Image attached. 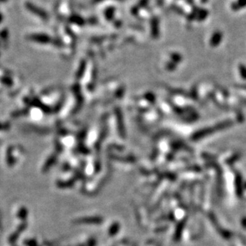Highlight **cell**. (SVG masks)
Here are the masks:
<instances>
[{"instance_id": "cell-1", "label": "cell", "mask_w": 246, "mask_h": 246, "mask_svg": "<svg viewBox=\"0 0 246 246\" xmlns=\"http://www.w3.org/2000/svg\"><path fill=\"white\" fill-rule=\"evenodd\" d=\"M223 39V34L220 30H217L212 35L210 40V45L211 47H217L220 45Z\"/></svg>"}, {"instance_id": "cell-2", "label": "cell", "mask_w": 246, "mask_h": 246, "mask_svg": "<svg viewBox=\"0 0 246 246\" xmlns=\"http://www.w3.org/2000/svg\"><path fill=\"white\" fill-rule=\"evenodd\" d=\"M246 7V0H237L232 4L231 8L234 11H239Z\"/></svg>"}, {"instance_id": "cell-3", "label": "cell", "mask_w": 246, "mask_h": 246, "mask_svg": "<svg viewBox=\"0 0 246 246\" xmlns=\"http://www.w3.org/2000/svg\"><path fill=\"white\" fill-rule=\"evenodd\" d=\"M152 28L151 32L153 34V36L157 38L158 36H159V21L157 18H155L153 19V22H152Z\"/></svg>"}, {"instance_id": "cell-4", "label": "cell", "mask_w": 246, "mask_h": 246, "mask_svg": "<svg viewBox=\"0 0 246 246\" xmlns=\"http://www.w3.org/2000/svg\"><path fill=\"white\" fill-rule=\"evenodd\" d=\"M208 15H209L208 11L204 9H200V11H199L198 14H197V18H196V21H198V22L204 21V20L207 18Z\"/></svg>"}, {"instance_id": "cell-5", "label": "cell", "mask_w": 246, "mask_h": 246, "mask_svg": "<svg viewBox=\"0 0 246 246\" xmlns=\"http://www.w3.org/2000/svg\"><path fill=\"white\" fill-rule=\"evenodd\" d=\"M170 61L177 65L183 61V57L179 53H170Z\"/></svg>"}, {"instance_id": "cell-6", "label": "cell", "mask_w": 246, "mask_h": 246, "mask_svg": "<svg viewBox=\"0 0 246 246\" xmlns=\"http://www.w3.org/2000/svg\"><path fill=\"white\" fill-rule=\"evenodd\" d=\"M238 72L240 77L242 78L243 80L246 81V66L243 64H240L238 65Z\"/></svg>"}, {"instance_id": "cell-7", "label": "cell", "mask_w": 246, "mask_h": 246, "mask_svg": "<svg viewBox=\"0 0 246 246\" xmlns=\"http://www.w3.org/2000/svg\"><path fill=\"white\" fill-rule=\"evenodd\" d=\"M176 66H177V65L170 61V62H167V64L166 65V69H167V70L168 71H174L175 70Z\"/></svg>"}, {"instance_id": "cell-8", "label": "cell", "mask_w": 246, "mask_h": 246, "mask_svg": "<svg viewBox=\"0 0 246 246\" xmlns=\"http://www.w3.org/2000/svg\"><path fill=\"white\" fill-rule=\"evenodd\" d=\"M237 87H238L240 89H244V90H246V84H244V85H237Z\"/></svg>"}, {"instance_id": "cell-9", "label": "cell", "mask_w": 246, "mask_h": 246, "mask_svg": "<svg viewBox=\"0 0 246 246\" xmlns=\"http://www.w3.org/2000/svg\"><path fill=\"white\" fill-rule=\"evenodd\" d=\"M207 0H201V2H203V3H204V2H207Z\"/></svg>"}]
</instances>
